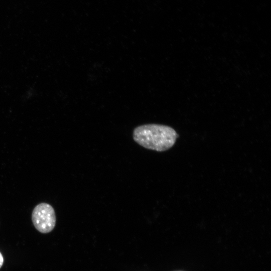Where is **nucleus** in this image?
<instances>
[{"label":"nucleus","instance_id":"obj_1","mask_svg":"<svg viewBox=\"0 0 271 271\" xmlns=\"http://www.w3.org/2000/svg\"><path fill=\"white\" fill-rule=\"evenodd\" d=\"M179 137L171 127L158 124H147L136 127L134 141L147 149L163 152L172 148Z\"/></svg>","mask_w":271,"mask_h":271},{"label":"nucleus","instance_id":"obj_2","mask_svg":"<svg viewBox=\"0 0 271 271\" xmlns=\"http://www.w3.org/2000/svg\"><path fill=\"white\" fill-rule=\"evenodd\" d=\"M32 220L34 227L40 232H50L56 224V218L54 208L47 203L38 204L33 210Z\"/></svg>","mask_w":271,"mask_h":271},{"label":"nucleus","instance_id":"obj_3","mask_svg":"<svg viewBox=\"0 0 271 271\" xmlns=\"http://www.w3.org/2000/svg\"><path fill=\"white\" fill-rule=\"evenodd\" d=\"M3 262H4V258H3L2 253L0 252V268L3 265Z\"/></svg>","mask_w":271,"mask_h":271}]
</instances>
